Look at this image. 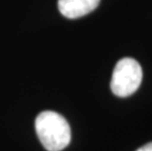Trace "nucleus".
Returning <instances> with one entry per match:
<instances>
[{"label":"nucleus","instance_id":"obj_2","mask_svg":"<svg viewBox=\"0 0 152 151\" xmlns=\"http://www.w3.org/2000/svg\"><path fill=\"white\" fill-rule=\"evenodd\" d=\"M142 81V69L137 60L123 58L116 64L111 79V90L119 97L134 94Z\"/></svg>","mask_w":152,"mask_h":151},{"label":"nucleus","instance_id":"obj_3","mask_svg":"<svg viewBox=\"0 0 152 151\" xmlns=\"http://www.w3.org/2000/svg\"><path fill=\"white\" fill-rule=\"evenodd\" d=\"M100 0H58V9L64 17L77 19L95 10Z\"/></svg>","mask_w":152,"mask_h":151},{"label":"nucleus","instance_id":"obj_1","mask_svg":"<svg viewBox=\"0 0 152 151\" xmlns=\"http://www.w3.org/2000/svg\"><path fill=\"white\" fill-rule=\"evenodd\" d=\"M35 131L41 144L48 151H61L71 141V128L62 115L43 111L35 119Z\"/></svg>","mask_w":152,"mask_h":151},{"label":"nucleus","instance_id":"obj_4","mask_svg":"<svg viewBox=\"0 0 152 151\" xmlns=\"http://www.w3.org/2000/svg\"><path fill=\"white\" fill-rule=\"evenodd\" d=\"M137 151H152V142L145 144V145L140 147V148H138Z\"/></svg>","mask_w":152,"mask_h":151}]
</instances>
